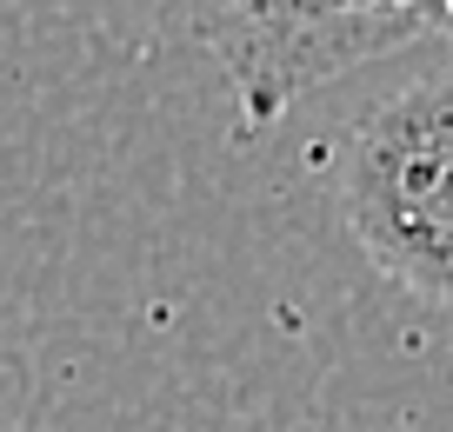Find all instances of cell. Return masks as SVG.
<instances>
[{
  "mask_svg": "<svg viewBox=\"0 0 453 432\" xmlns=\"http://www.w3.org/2000/svg\"><path fill=\"white\" fill-rule=\"evenodd\" d=\"M241 133H267L326 80L440 34L434 0H187Z\"/></svg>",
  "mask_w": 453,
  "mask_h": 432,
  "instance_id": "2",
  "label": "cell"
},
{
  "mask_svg": "<svg viewBox=\"0 0 453 432\" xmlns=\"http://www.w3.org/2000/svg\"><path fill=\"white\" fill-rule=\"evenodd\" d=\"M434 20H440L447 34H453V0H434Z\"/></svg>",
  "mask_w": 453,
  "mask_h": 432,
  "instance_id": "3",
  "label": "cell"
},
{
  "mask_svg": "<svg viewBox=\"0 0 453 432\" xmlns=\"http://www.w3.org/2000/svg\"><path fill=\"white\" fill-rule=\"evenodd\" d=\"M334 200L373 273L453 313V73L407 80L360 113Z\"/></svg>",
  "mask_w": 453,
  "mask_h": 432,
  "instance_id": "1",
  "label": "cell"
}]
</instances>
